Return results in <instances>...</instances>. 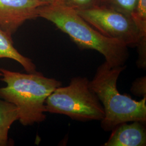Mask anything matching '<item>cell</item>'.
Masks as SVG:
<instances>
[{
  "instance_id": "6da1fadb",
  "label": "cell",
  "mask_w": 146,
  "mask_h": 146,
  "mask_svg": "<svg viewBox=\"0 0 146 146\" xmlns=\"http://www.w3.org/2000/svg\"><path fill=\"white\" fill-rule=\"evenodd\" d=\"M38 17L54 24L81 49L94 50L101 54L110 67L125 65L129 58L128 47L119 40L101 34L75 10L56 3L41 7Z\"/></svg>"
},
{
  "instance_id": "7a4b0ae2",
  "label": "cell",
  "mask_w": 146,
  "mask_h": 146,
  "mask_svg": "<svg viewBox=\"0 0 146 146\" xmlns=\"http://www.w3.org/2000/svg\"><path fill=\"white\" fill-rule=\"evenodd\" d=\"M0 80L7 84L0 88V98L15 106L21 125H33L46 120V100L61 82L37 72L25 74L0 68Z\"/></svg>"
},
{
  "instance_id": "3957f363",
  "label": "cell",
  "mask_w": 146,
  "mask_h": 146,
  "mask_svg": "<svg viewBox=\"0 0 146 146\" xmlns=\"http://www.w3.org/2000/svg\"><path fill=\"white\" fill-rule=\"evenodd\" d=\"M125 66L111 67L106 62L97 68L94 78L90 81L91 88L98 96L104 110V116L101 126L106 131H112L125 122H146V96L140 101L120 94L117 82Z\"/></svg>"
},
{
  "instance_id": "277c9868",
  "label": "cell",
  "mask_w": 146,
  "mask_h": 146,
  "mask_svg": "<svg viewBox=\"0 0 146 146\" xmlns=\"http://www.w3.org/2000/svg\"><path fill=\"white\" fill-rule=\"evenodd\" d=\"M45 111L68 116L80 121H101L104 116L103 106L86 77L71 79L65 87L60 86L46 100Z\"/></svg>"
},
{
  "instance_id": "5b68a950",
  "label": "cell",
  "mask_w": 146,
  "mask_h": 146,
  "mask_svg": "<svg viewBox=\"0 0 146 146\" xmlns=\"http://www.w3.org/2000/svg\"><path fill=\"white\" fill-rule=\"evenodd\" d=\"M76 11L101 34L119 40L128 47H136L142 38L146 37L142 36L131 17L114 9L98 5Z\"/></svg>"
},
{
  "instance_id": "8992f818",
  "label": "cell",
  "mask_w": 146,
  "mask_h": 146,
  "mask_svg": "<svg viewBox=\"0 0 146 146\" xmlns=\"http://www.w3.org/2000/svg\"><path fill=\"white\" fill-rule=\"evenodd\" d=\"M38 0H0V28L11 36L26 21L38 17Z\"/></svg>"
},
{
  "instance_id": "52a82bcc",
  "label": "cell",
  "mask_w": 146,
  "mask_h": 146,
  "mask_svg": "<svg viewBox=\"0 0 146 146\" xmlns=\"http://www.w3.org/2000/svg\"><path fill=\"white\" fill-rule=\"evenodd\" d=\"M131 122H125L116 126L104 146H146V123L140 121Z\"/></svg>"
},
{
  "instance_id": "ba28073f",
  "label": "cell",
  "mask_w": 146,
  "mask_h": 146,
  "mask_svg": "<svg viewBox=\"0 0 146 146\" xmlns=\"http://www.w3.org/2000/svg\"><path fill=\"white\" fill-rule=\"evenodd\" d=\"M5 58L19 63L27 73L36 72V66L33 61L17 51L14 46L11 36L0 28V59Z\"/></svg>"
},
{
  "instance_id": "9c48e42d",
  "label": "cell",
  "mask_w": 146,
  "mask_h": 146,
  "mask_svg": "<svg viewBox=\"0 0 146 146\" xmlns=\"http://www.w3.org/2000/svg\"><path fill=\"white\" fill-rule=\"evenodd\" d=\"M19 118L15 106L0 98V146L9 145V131L11 125L19 120Z\"/></svg>"
},
{
  "instance_id": "30bf717a",
  "label": "cell",
  "mask_w": 146,
  "mask_h": 146,
  "mask_svg": "<svg viewBox=\"0 0 146 146\" xmlns=\"http://www.w3.org/2000/svg\"><path fill=\"white\" fill-rule=\"evenodd\" d=\"M137 0H100L99 5L114 9L133 19Z\"/></svg>"
},
{
  "instance_id": "8fae6325",
  "label": "cell",
  "mask_w": 146,
  "mask_h": 146,
  "mask_svg": "<svg viewBox=\"0 0 146 146\" xmlns=\"http://www.w3.org/2000/svg\"><path fill=\"white\" fill-rule=\"evenodd\" d=\"M133 19L142 36L146 37V0H137Z\"/></svg>"
},
{
  "instance_id": "7c38bea8",
  "label": "cell",
  "mask_w": 146,
  "mask_h": 146,
  "mask_svg": "<svg viewBox=\"0 0 146 146\" xmlns=\"http://www.w3.org/2000/svg\"><path fill=\"white\" fill-rule=\"evenodd\" d=\"M100 0H58L57 3L75 11L87 9L99 5Z\"/></svg>"
},
{
  "instance_id": "4fadbf2b",
  "label": "cell",
  "mask_w": 146,
  "mask_h": 146,
  "mask_svg": "<svg viewBox=\"0 0 146 146\" xmlns=\"http://www.w3.org/2000/svg\"><path fill=\"white\" fill-rule=\"evenodd\" d=\"M131 92L137 96H146V76L137 78L131 86Z\"/></svg>"
},
{
  "instance_id": "5bb4252c",
  "label": "cell",
  "mask_w": 146,
  "mask_h": 146,
  "mask_svg": "<svg viewBox=\"0 0 146 146\" xmlns=\"http://www.w3.org/2000/svg\"><path fill=\"white\" fill-rule=\"evenodd\" d=\"M138 50V59L136 64L139 68L146 69V37L143 38L136 46Z\"/></svg>"
},
{
  "instance_id": "9a60e30c",
  "label": "cell",
  "mask_w": 146,
  "mask_h": 146,
  "mask_svg": "<svg viewBox=\"0 0 146 146\" xmlns=\"http://www.w3.org/2000/svg\"><path fill=\"white\" fill-rule=\"evenodd\" d=\"M38 1L43 2V3H46V5L56 3L58 1V0H38Z\"/></svg>"
},
{
  "instance_id": "2e32d148",
  "label": "cell",
  "mask_w": 146,
  "mask_h": 146,
  "mask_svg": "<svg viewBox=\"0 0 146 146\" xmlns=\"http://www.w3.org/2000/svg\"><path fill=\"white\" fill-rule=\"evenodd\" d=\"M1 77H2V73L0 72V78H1Z\"/></svg>"
}]
</instances>
